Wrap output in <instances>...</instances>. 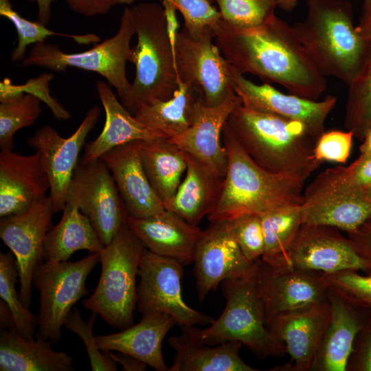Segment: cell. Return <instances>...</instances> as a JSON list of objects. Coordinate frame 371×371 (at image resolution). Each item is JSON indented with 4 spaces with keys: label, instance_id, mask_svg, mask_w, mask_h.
I'll return each mask as SVG.
<instances>
[{
    "label": "cell",
    "instance_id": "45",
    "mask_svg": "<svg viewBox=\"0 0 371 371\" xmlns=\"http://www.w3.org/2000/svg\"><path fill=\"white\" fill-rule=\"evenodd\" d=\"M353 137L352 132L348 130L324 132L316 142L315 159L320 163L324 161L346 163L350 154Z\"/></svg>",
    "mask_w": 371,
    "mask_h": 371
},
{
    "label": "cell",
    "instance_id": "9",
    "mask_svg": "<svg viewBox=\"0 0 371 371\" xmlns=\"http://www.w3.org/2000/svg\"><path fill=\"white\" fill-rule=\"evenodd\" d=\"M99 262L100 253H91L76 262L38 264L32 278V284L40 293L37 335L52 344L60 341L65 318L77 302L89 293L87 279Z\"/></svg>",
    "mask_w": 371,
    "mask_h": 371
},
{
    "label": "cell",
    "instance_id": "14",
    "mask_svg": "<svg viewBox=\"0 0 371 371\" xmlns=\"http://www.w3.org/2000/svg\"><path fill=\"white\" fill-rule=\"evenodd\" d=\"M273 267L315 271L325 274L345 270L367 272L365 261L357 253L349 238L341 234L340 229L304 223L282 261Z\"/></svg>",
    "mask_w": 371,
    "mask_h": 371
},
{
    "label": "cell",
    "instance_id": "4",
    "mask_svg": "<svg viewBox=\"0 0 371 371\" xmlns=\"http://www.w3.org/2000/svg\"><path fill=\"white\" fill-rule=\"evenodd\" d=\"M227 122L250 157L269 172L306 180L321 164L314 155L317 139L301 122L242 104Z\"/></svg>",
    "mask_w": 371,
    "mask_h": 371
},
{
    "label": "cell",
    "instance_id": "47",
    "mask_svg": "<svg viewBox=\"0 0 371 371\" xmlns=\"http://www.w3.org/2000/svg\"><path fill=\"white\" fill-rule=\"evenodd\" d=\"M74 12L85 16L103 15L120 4H131L134 0H64Z\"/></svg>",
    "mask_w": 371,
    "mask_h": 371
},
{
    "label": "cell",
    "instance_id": "1",
    "mask_svg": "<svg viewBox=\"0 0 371 371\" xmlns=\"http://www.w3.org/2000/svg\"><path fill=\"white\" fill-rule=\"evenodd\" d=\"M215 40L223 56L242 74L249 73L312 100H319L326 91V77L308 59L291 25L277 16L252 30L234 29L222 20Z\"/></svg>",
    "mask_w": 371,
    "mask_h": 371
},
{
    "label": "cell",
    "instance_id": "24",
    "mask_svg": "<svg viewBox=\"0 0 371 371\" xmlns=\"http://www.w3.org/2000/svg\"><path fill=\"white\" fill-rule=\"evenodd\" d=\"M126 224L147 249L173 258L183 266L193 263L203 230L175 212L165 210L148 217H127Z\"/></svg>",
    "mask_w": 371,
    "mask_h": 371
},
{
    "label": "cell",
    "instance_id": "52",
    "mask_svg": "<svg viewBox=\"0 0 371 371\" xmlns=\"http://www.w3.org/2000/svg\"><path fill=\"white\" fill-rule=\"evenodd\" d=\"M33 3L36 2L38 5L37 21L47 25L52 15V4L56 0H28Z\"/></svg>",
    "mask_w": 371,
    "mask_h": 371
},
{
    "label": "cell",
    "instance_id": "7",
    "mask_svg": "<svg viewBox=\"0 0 371 371\" xmlns=\"http://www.w3.org/2000/svg\"><path fill=\"white\" fill-rule=\"evenodd\" d=\"M145 249L142 242L125 224L100 252V279L82 305L111 327L122 330L134 324L136 279Z\"/></svg>",
    "mask_w": 371,
    "mask_h": 371
},
{
    "label": "cell",
    "instance_id": "12",
    "mask_svg": "<svg viewBox=\"0 0 371 371\" xmlns=\"http://www.w3.org/2000/svg\"><path fill=\"white\" fill-rule=\"evenodd\" d=\"M215 36L209 30L194 39L183 27L173 41L178 81L190 87L207 106L219 105L233 90L230 65L212 43Z\"/></svg>",
    "mask_w": 371,
    "mask_h": 371
},
{
    "label": "cell",
    "instance_id": "42",
    "mask_svg": "<svg viewBox=\"0 0 371 371\" xmlns=\"http://www.w3.org/2000/svg\"><path fill=\"white\" fill-rule=\"evenodd\" d=\"M97 315L96 313L91 312L88 320L85 321L78 310L75 308L66 317L63 326L81 339L89 357L91 370L115 371L116 362L110 357L109 352H101L97 345L93 330Z\"/></svg>",
    "mask_w": 371,
    "mask_h": 371
},
{
    "label": "cell",
    "instance_id": "30",
    "mask_svg": "<svg viewBox=\"0 0 371 371\" xmlns=\"http://www.w3.org/2000/svg\"><path fill=\"white\" fill-rule=\"evenodd\" d=\"M52 343L36 335L27 339L16 329L1 327V371H71V357L63 351H56Z\"/></svg>",
    "mask_w": 371,
    "mask_h": 371
},
{
    "label": "cell",
    "instance_id": "31",
    "mask_svg": "<svg viewBox=\"0 0 371 371\" xmlns=\"http://www.w3.org/2000/svg\"><path fill=\"white\" fill-rule=\"evenodd\" d=\"M63 216L47 233L43 247V260L49 262L67 261L78 250L100 253L104 245L89 218L78 205L66 201Z\"/></svg>",
    "mask_w": 371,
    "mask_h": 371
},
{
    "label": "cell",
    "instance_id": "32",
    "mask_svg": "<svg viewBox=\"0 0 371 371\" xmlns=\"http://www.w3.org/2000/svg\"><path fill=\"white\" fill-rule=\"evenodd\" d=\"M201 100L202 98L190 87L178 81V89L171 98L139 104L132 114L166 139H170L181 135L193 124Z\"/></svg>",
    "mask_w": 371,
    "mask_h": 371
},
{
    "label": "cell",
    "instance_id": "51",
    "mask_svg": "<svg viewBox=\"0 0 371 371\" xmlns=\"http://www.w3.org/2000/svg\"><path fill=\"white\" fill-rule=\"evenodd\" d=\"M109 354L116 363L122 366V370L124 371H144L148 366L140 359L127 354L119 352H109Z\"/></svg>",
    "mask_w": 371,
    "mask_h": 371
},
{
    "label": "cell",
    "instance_id": "26",
    "mask_svg": "<svg viewBox=\"0 0 371 371\" xmlns=\"http://www.w3.org/2000/svg\"><path fill=\"white\" fill-rule=\"evenodd\" d=\"M329 320L314 358L313 371H347L355 338L364 324L359 311L329 289Z\"/></svg>",
    "mask_w": 371,
    "mask_h": 371
},
{
    "label": "cell",
    "instance_id": "56",
    "mask_svg": "<svg viewBox=\"0 0 371 371\" xmlns=\"http://www.w3.org/2000/svg\"><path fill=\"white\" fill-rule=\"evenodd\" d=\"M211 3H214L215 0H209Z\"/></svg>",
    "mask_w": 371,
    "mask_h": 371
},
{
    "label": "cell",
    "instance_id": "48",
    "mask_svg": "<svg viewBox=\"0 0 371 371\" xmlns=\"http://www.w3.org/2000/svg\"><path fill=\"white\" fill-rule=\"evenodd\" d=\"M348 238L371 273V216L355 230L348 232Z\"/></svg>",
    "mask_w": 371,
    "mask_h": 371
},
{
    "label": "cell",
    "instance_id": "15",
    "mask_svg": "<svg viewBox=\"0 0 371 371\" xmlns=\"http://www.w3.org/2000/svg\"><path fill=\"white\" fill-rule=\"evenodd\" d=\"M55 213L52 199L47 196L27 210L1 218L0 238L14 255L19 269V295L30 308L33 273L43 261V247Z\"/></svg>",
    "mask_w": 371,
    "mask_h": 371
},
{
    "label": "cell",
    "instance_id": "2",
    "mask_svg": "<svg viewBox=\"0 0 371 371\" xmlns=\"http://www.w3.org/2000/svg\"><path fill=\"white\" fill-rule=\"evenodd\" d=\"M222 141L227 165L219 199L207 216L210 222L230 221L245 214L262 215L300 205L305 179L269 172L247 154L227 121Z\"/></svg>",
    "mask_w": 371,
    "mask_h": 371
},
{
    "label": "cell",
    "instance_id": "27",
    "mask_svg": "<svg viewBox=\"0 0 371 371\" xmlns=\"http://www.w3.org/2000/svg\"><path fill=\"white\" fill-rule=\"evenodd\" d=\"M95 87L104 110L105 122L98 137L85 144V153L80 159L81 161L85 163L99 159L112 148L131 142L166 139L137 120L118 101L110 85L98 80Z\"/></svg>",
    "mask_w": 371,
    "mask_h": 371
},
{
    "label": "cell",
    "instance_id": "18",
    "mask_svg": "<svg viewBox=\"0 0 371 371\" xmlns=\"http://www.w3.org/2000/svg\"><path fill=\"white\" fill-rule=\"evenodd\" d=\"M100 113L99 106L91 108L78 128L69 137H62L53 127L45 125L27 140V144L42 157L50 181L49 196L55 213L63 210L65 206L80 153Z\"/></svg>",
    "mask_w": 371,
    "mask_h": 371
},
{
    "label": "cell",
    "instance_id": "33",
    "mask_svg": "<svg viewBox=\"0 0 371 371\" xmlns=\"http://www.w3.org/2000/svg\"><path fill=\"white\" fill-rule=\"evenodd\" d=\"M141 156L148 181L164 205L174 196L186 170L183 153L168 139H161L142 141Z\"/></svg>",
    "mask_w": 371,
    "mask_h": 371
},
{
    "label": "cell",
    "instance_id": "38",
    "mask_svg": "<svg viewBox=\"0 0 371 371\" xmlns=\"http://www.w3.org/2000/svg\"><path fill=\"white\" fill-rule=\"evenodd\" d=\"M19 269L16 258L10 251L0 254V297L10 311L17 332L27 339H34L37 319L21 301L16 283Z\"/></svg>",
    "mask_w": 371,
    "mask_h": 371
},
{
    "label": "cell",
    "instance_id": "28",
    "mask_svg": "<svg viewBox=\"0 0 371 371\" xmlns=\"http://www.w3.org/2000/svg\"><path fill=\"white\" fill-rule=\"evenodd\" d=\"M179 336L168 339L175 351L169 371H256L240 357L243 344L228 341L212 346L204 343L196 334L194 326L181 327Z\"/></svg>",
    "mask_w": 371,
    "mask_h": 371
},
{
    "label": "cell",
    "instance_id": "49",
    "mask_svg": "<svg viewBox=\"0 0 371 371\" xmlns=\"http://www.w3.org/2000/svg\"><path fill=\"white\" fill-rule=\"evenodd\" d=\"M346 167L350 179L355 186L365 190L371 186V155L361 153Z\"/></svg>",
    "mask_w": 371,
    "mask_h": 371
},
{
    "label": "cell",
    "instance_id": "6",
    "mask_svg": "<svg viewBox=\"0 0 371 371\" xmlns=\"http://www.w3.org/2000/svg\"><path fill=\"white\" fill-rule=\"evenodd\" d=\"M258 263V261L249 273L222 282V291L226 300L223 312L206 328L194 326V330L209 345L237 341L261 359L280 357L286 352V347L267 326Z\"/></svg>",
    "mask_w": 371,
    "mask_h": 371
},
{
    "label": "cell",
    "instance_id": "13",
    "mask_svg": "<svg viewBox=\"0 0 371 371\" xmlns=\"http://www.w3.org/2000/svg\"><path fill=\"white\" fill-rule=\"evenodd\" d=\"M67 200L74 202L90 220L104 245L126 224L127 214L113 177L101 159L79 161Z\"/></svg>",
    "mask_w": 371,
    "mask_h": 371
},
{
    "label": "cell",
    "instance_id": "35",
    "mask_svg": "<svg viewBox=\"0 0 371 371\" xmlns=\"http://www.w3.org/2000/svg\"><path fill=\"white\" fill-rule=\"evenodd\" d=\"M344 126L363 141L371 127V41L359 70L348 85Z\"/></svg>",
    "mask_w": 371,
    "mask_h": 371
},
{
    "label": "cell",
    "instance_id": "55",
    "mask_svg": "<svg viewBox=\"0 0 371 371\" xmlns=\"http://www.w3.org/2000/svg\"><path fill=\"white\" fill-rule=\"evenodd\" d=\"M365 194L368 201L371 203V186L365 190Z\"/></svg>",
    "mask_w": 371,
    "mask_h": 371
},
{
    "label": "cell",
    "instance_id": "46",
    "mask_svg": "<svg viewBox=\"0 0 371 371\" xmlns=\"http://www.w3.org/2000/svg\"><path fill=\"white\" fill-rule=\"evenodd\" d=\"M347 370L371 371V313L355 338Z\"/></svg>",
    "mask_w": 371,
    "mask_h": 371
},
{
    "label": "cell",
    "instance_id": "54",
    "mask_svg": "<svg viewBox=\"0 0 371 371\" xmlns=\"http://www.w3.org/2000/svg\"><path fill=\"white\" fill-rule=\"evenodd\" d=\"M278 7L284 11L290 12L293 11L297 4V0H276Z\"/></svg>",
    "mask_w": 371,
    "mask_h": 371
},
{
    "label": "cell",
    "instance_id": "23",
    "mask_svg": "<svg viewBox=\"0 0 371 371\" xmlns=\"http://www.w3.org/2000/svg\"><path fill=\"white\" fill-rule=\"evenodd\" d=\"M142 141H133L107 151L100 158L113 177L128 217L144 218L165 207L146 176L141 156Z\"/></svg>",
    "mask_w": 371,
    "mask_h": 371
},
{
    "label": "cell",
    "instance_id": "19",
    "mask_svg": "<svg viewBox=\"0 0 371 371\" xmlns=\"http://www.w3.org/2000/svg\"><path fill=\"white\" fill-rule=\"evenodd\" d=\"M323 273L274 268L258 260V275L267 320L280 315L328 302Z\"/></svg>",
    "mask_w": 371,
    "mask_h": 371
},
{
    "label": "cell",
    "instance_id": "37",
    "mask_svg": "<svg viewBox=\"0 0 371 371\" xmlns=\"http://www.w3.org/2000/svg\"><path fill=\"white\" fill-rule=\"evenodd\" d=\"M0 15L12 23L17 32V45L11 54L13 62L22 61L25 58L28 45L44 43L49 36L67 37L83 45L95 44L100 41V37L95 34L79 35L55 32L37 21H30L13 9L10 0H0Z\"/></svg>",
    "mask_w": 371,
    "mask_h": 371
},
{
    "label": "cell",
    "instance_id": "20",
    "mask_svg": "<svg viewBox=\"0 0 371 371\" xmlns=\"http://www.w3.org/2000/svg\"><path fill=\"white\" fill-rule=\"evenodd\" d=\"M330 314L329 301L280 314L267 322L273 335L286 347L291 363L272 370L308 371Z\"/></svg>",
    "mask_w": 371,
    "mask_h": 371
},
{
    "label": "cell",
    "instance_id": "29",
    "mask_svg": "<svg viewBox=\"0 0 371 371\" xmlns=\"http://www.w3.org/2000/svg\"><path fill=\"white\" fill-rule=\"evenodd\" d=\"M183 153L187 164L186 177L164 207L190 224L198 226L217 204L225 176L219 175L192 155Z\"/></svg>",
    "mask_w": 371,
    "mask_h": 371
},
{
    "label": "cell",
    "instance_id": "25",
    "mask_svg": "<svg viewBox=\"0 0 371 371\" xmlns=\"http://www.w3.org/2000/svg\"><path fill=\"white\" fill-rule=\"evenodd\" d=\"M177 324L175 319L167 313H152L143 315L139 323L117 333L95 336L96 343L102 352L127 354L157 371H169L162 354V342Z\"/></svg>",
    "mask_w": 371,
    "mask_h": 371
},
{
    "label": "cell",
    "instance_id": "22",
    "mask_svg": "<svg viewBox=\"0 0 371 371\" xmlns=\"http://www.w3.org/2000/svg\"><path fill=\"white\" fill-rule=\"evenodd\" d=\"M240 104L241 100L234 89L216 106H207L201 100L196 106L193 124L181 135L168 139L182 151L225 176L227 155L221 143L222 131L232 111Z\"/></svg>",
    "mask_w": 371,
    "mask_h": 371
},
{
    "label": "cell",
    "instance_id": "17",
    "mask_svg": "<svg viewBox=\"0 0 371 371\" xmlns=\"http://www.w3.org/2000/svg\"><path fill=\"white\" fill-rule=\"evenodd\" d=\"M232 88L245 107L302 122L317 139L325 132L327 117L337 98L328 95L312 100L292 93H284L269 83L255 84L230 65Z\"/></svg>",
    "mask_w": 371,
    "mask_h": 371
},
{
    "label": "cell",
    "instance_id": "39",
    "mask_svg": "<svg viewBox=\"0 0 371 371\" xmlns=\"http://www.w3.org/2000/svg\"><path fill=\"white\" fill-rule=\"evenodd\" d=\"M222 20L229 27L252 30L260 27L276 15V0H215Z\"/></svg>",
    "mask_w": 371,
    "mask_h": 371
},
{
    "label": "cell",
    "instance_id": "36",
    "mask_svg": "<svg viewBox=\"0 0 371 371\" xmlns=\"http://www.w3.org/2000/svg\"><path fill=\"white\" fill-rule=\"evenodd\" d=\"M41 100L29 93L0 97V148L12 150L14 135L33 124L42 113Z\"/></svg>",
    "mask_w": 371,
    "mask_h": 371
},
{
    "label": "cell",
    "instance_id": "8",
    "mask_svg": "<svg viewBox=\"0 0 371 371\" xmlns=\"http://www.w3.org/2000/svg\"><path fill=\"white\" fill-rule=\"evenodd\" d=\"M134 34L131 9L126 6L122 12L117 33L91 49L70 54L64 52L55 44L38 43L34 44L19 66H38L56 72H63L68 67L96 72L115 89L120 102L131 113L133 105L132 84L126 78V63L133 61L130 43Z\"/></svg>",
    "mask_w": 371,
    "mask_h": 371
},
{
    "label": "cell",
    "instance_id": "43",
    "mask_svg": "<svg viewBox=\"0 0 371 371\" xmlns=\"http://www.w3.org/2000/svg\"><path fill=\"white\" fill-rule=\"evenodd\" d=\"M228 221L245 256L254 262L260 260L265 252V238L260 215L245 214Z\"/></svg>",
    "mask_w": 371,
    "mask_h": 371
},
{
    "label": "cell",
    "instance_id": "16",
    "mask_svg": "<svg viewBox=\"0 0 371 371\" xmlns=\"http://www.w3.org/2000/svg\"><path fill=\"white\" fill-rule=\"evenodd\" d=\"M258 261L251 262L245 256L228 221L211 222L203 230L194 254V275L199 301L203 302L223 281L251 272Z\"/></svg>",
    "mask_w": 371,
    "mask_h": 371
},
{
    "label": "cell",
    "instance_id": "10",
    "mask_svg": "<svg viewBox=\"0 0 371 371\" xmlns=\"http://www.w3.org/2000/svg\"><path fill=\"white\" fill-rule=\"evenodd\" d=\"M300 208L302 223L332 226L346 233L371 216L365 190L352 183L344 166L321 172L305 189Z\"/></svg>",
    "mask_w": 371,
    "mask_h": 371
},
{
    "label": "cell",
    "instance_id": "11",
    "mask_svg": "<svg viewBox=\"0 0 371 371\" xmlns=\"http://www.w3.org/2000/svg\"><path fill=\"white\" fill-rule=\"evenodd\" d=\"M183 265L146 249L139 264L137 308L142 316L152 313L171 315L181 327L211 325L215 319L189 306L181 294Z\"/></svg>",
    "mask_w": 371,
    "mask_h": 371
},
{
    "label": "cell",
    "instance_id": "21",
    "mask_svg": "<svg viewBox=\"0 0 371 371\" xmlns=\"http://www.w3.org/2000/svg\"><path fill=\"white\" fill-rule=\"evenodd\" d=\"M50 181L41 154L0 153V216L21 213L43 199Z\"/></svg>",
    "mask_w": 371,
    "mask_h": 371
},
{
    "label": "cell",
    "instance_id": "53",
    "mask_svg": "<svg viewBox=\"0 0 371 371\" xmlns=\"http://www.w3.org/2000/svg\"><path fill=\"white\" fill-rule=\"evenodd\" d=\"M359 149L363 154L371 155V127L366 133Z\"/></svg>",
    "mask_w": 371,
    "mask_h": 371
},
{
    "label": "cell",
    "instance_id": "40",
    "mask_svg": "<svg viewBox=\"0 0 371 371\" xmlns=\"http://www.w3.org/2000/svg\"><path fill=\"white\" fill-rule=\"evenodd\" d=\"M164 1L180 12L184 20V28L193 38H199L209 30L216 36L221 30V13L209 0Z\"/></svg>",
    "mask_w": 371,
    "mask_h": 371
},
{
    "label": "cell",
    "instance_id": "41",
    "mask_svg": "<svg viewBox=\"0 0 371 371\" xmlns=\"http://www.w3.org/2000/svg\"><path fill=\"white\" fill-rule=\"evenodd\" d=\"M323 276L330 289L357 308L371 313V273L345 270Z\"/></svg>",
    "mask_w": 371,
    "mask_h": 371
},
{
    "label": "cell",
    "instance_id": "5",
    "mask_svg": "<svg viewBox=\"0 0 371 371\" xmlns=\"http://www.w3.org/2000/svg\"><path fill=\"white\" fill-rule=\"evenodd\" d=\"M137 43L132 47L135 75L132 83L134 109L154 100H167L178 89L174 45L167 10L155 2L131 7Z\"/></svg>",
    "mask_w": 371,
    "mask_h": 371
},
{
    "label": "cell",
    "instance_id": "50",
    "mask_svg": "<svg viewBox=\"0 0 371 371\" xmlns=\"http://www.w3.org/2000/svg\"><path fill=\"white\" fill-rule=\"evenodd\" d=\"M356 28L366 41H371V0L362 1L361 15Z\"/></svg>",
    "mask_w": 371,
    "mask_h": 371
},
{
    "label": "cell",
    "instance_id": "3",
    "mask_svg": "<svg viewBox=\"0 0 371 371\" xmlns=\"http://www.w3.org/2000/svg\"><path fill=\"white\" fill-rule=\"evenodd\" d=\"M291 27L317 71L348 86L362 65L369 47L357 30L352 3L307 0L304 19Z\"/></svg>",
    "mask_w": 371,
    "mask_h": 371
},
{
    "label": "cell",
    "instance_id": "44",
    "mask_svg": "<svg viewBox=\"0 0 371 371\" xmlns=\"http://www.w3.org/2000/svg\"><path fill=\"white\" fill-rule=\"evenodd\" d=\"M53 77L52 74L44 73L37 78L30 79L21 86H13L10 79L5 78L0 83V95L21 92L32 93L48 106L56 120H69L71 117L70 113L49 95V82Z\"/></svg>",
    "mask_w": 371,
    "mask_h": 371
},
{
    "label": "cell",
    "instance_id": "34",
    "mask_svg": "<svg viewBox=\"0 0 371 371\" xmlns=\"http://www.w3.org/2000/svg\"><path fill=\"white\" fill-rule=\"evenodd\" d=\"M300 205L289 206L260 215L265 238L262 260L271 266L283 259L302 223Z\"/></svg>",
    "mask_w": 371,
    "mask_h": 371
}]
</instances>
